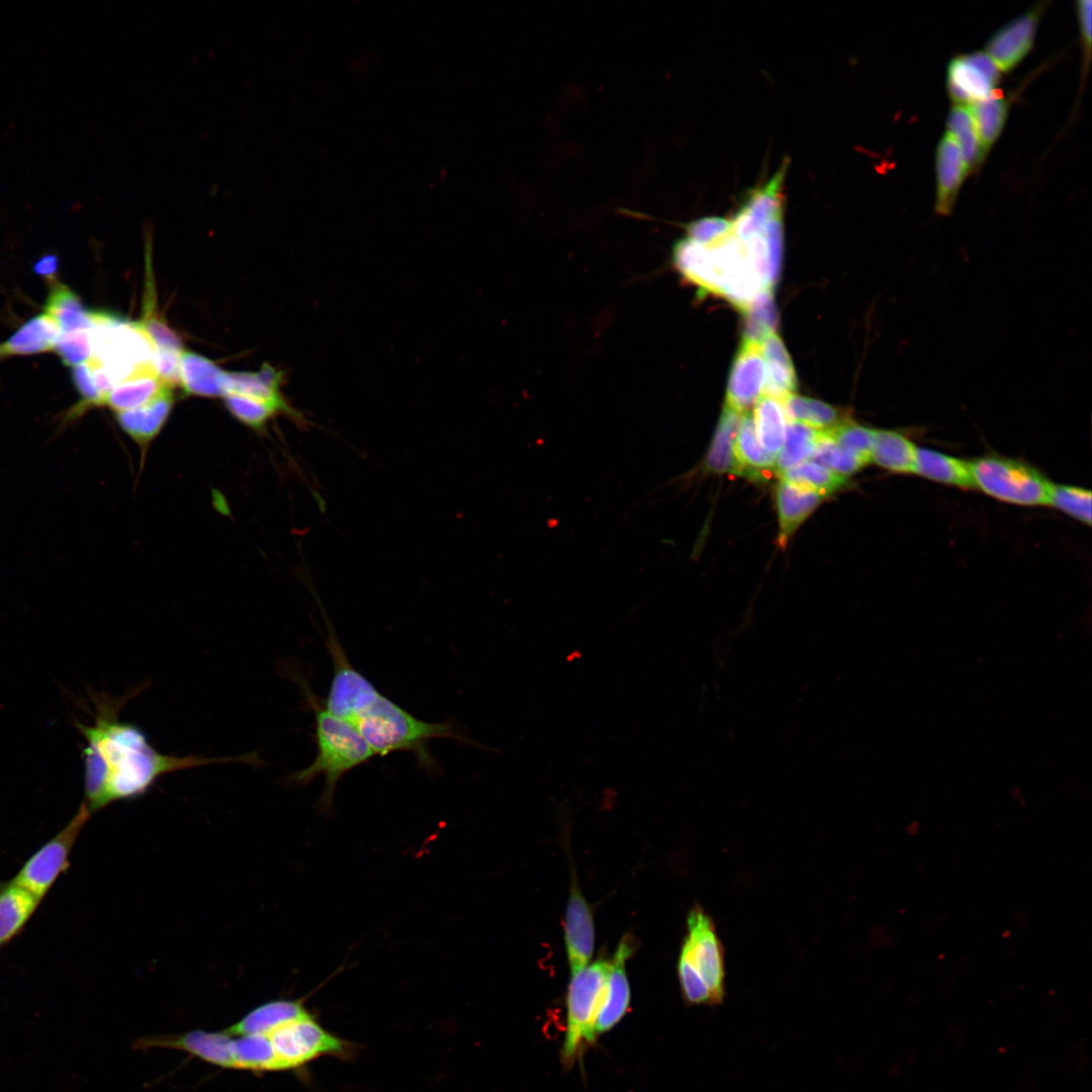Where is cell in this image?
I'll list each match as a JSON object with an SVG mask.
<instances>
[{
	"mask_svg": "<svg viewBox=\"0 0 1092 1092\" xmlns=\"http://www.w3.org/2000/svg\"><path fill=\"white\" fill-rule=\"evenodd\" d=\"M38 902L30 892L13 883L0 893V944L20 929Z\"/></svg>",
	"mask_w": 1092,
	"mask_h": 1092,
	"instance_id": "cell-35",
	"label": "cell"
},
{
	"mask_svg": "<svg viewBox=\"0 0 1092 1092\" xmlns=\"http://www.w3.org/2000/svg\"><path fill=\"white\" fill-rule=\"evenodd\" d=\"M875 431L852 420L844 419L833 429L824 432L837 446L867 465L871 462Z\"/></svg>",
	"mask_w": 1092,
	"mask_h": 1092,
	"instance_id": "cell-39",
	"label": "cell"
},
{
	"mask_svg": "<svg viewBox=\"0 0 1092 1092\" xmlns=\"http://www.w3.org/2000/svg\"><path fill=\"white\" fill-rule=\"evenodd\" d=\"M823 498L815 491L781 479L776 488V503L780 526L778 544L782 548Z\"/></svg>",
	"mask_w": 1092,
	"mask_h": 1092,
	"instance_id": "cell-18",
	"label": "cell"
},
{
	"mask_svg": "<svg viewBox=\"0 0 1092 1092\" xmlns=\"http://www.w3.org/2000/svg\"><path fill=\"white\" fill-rule=\"evenodd\" d=\"M633 950L632 940L624 937L612 959L603 1003L594 1024L595 1038L612 1029L625 1015L630 1004V986L626 962Z\"/></svg>",
	"mask_w": 1092,
	"mask_h": 1092,
	"instance_id": "cell-13",
	"label": "cell"
},
{
	"mask_svg": "<svg viewBox=\"0 0 1092 1092\" xmlns=\"http://www.w3.org/2000/svg\"><path fill=\"white\" fill-rule=\"evenodd\" d=\"M753 415L759 444L769 454H778L785 443L788 428L782 402L763 394L756 401Z\"/></svg>",
	"mask_w": 1092,
	"mask_h": 1092,
	"instance_id": "cell-30",
	"label": "cell"
},
{
	"mask_svg": "<svg viewBox=\"0 0 1092 1092\" xmlns=\"http://www.w3.org/2000/svg\"><path fill=\"white\" fill-rule=\"evenodd\" d=\"M139 692V691H136ZM133 694L113 698L92 695V724L76 721L85 739L84 792L81 806L92 813L107 805L145 795L163 776L212 763L258 762L255 753L230 757L178 756L156 749L138 726L119 720L118 713Z\"/></svg>",
	"mask_w": 1092,
	"mask_h": 1092,
	"instance_id": "cell-1",
	"label": "cell"
},
{
	"mask_svg": "<svg viewBox=\"0 0 1092 1092\" xmlns=\"http://www.w3.org/2000/svg\"><path fill=\"white\" fill-rule=\"evenodd\" d=\"M672 262L679 274L701 293L716 294V276L706 246L687 237L679 239L672 249Z\"/></svg>",
	"mask_w": 1092,
	"mask_h": 1092,
	"instance_id": "cell-23",
	"label": "cell"
},
{
	"mask_svg": "<svg viewBox=\"0 0 1092 1092\" xmlns=\"http://www.w3.org/2000/svg\"><path fill=\"white\" fill-rule=\"evenodd\" d=\"M741 414L724 406L711 446L704 461V468L715 473H735L733 444Z\"/></svg>",
	"mask_w": 1092,
	"mask_h": 1092,
	"instance_id": "cell-29",
	"label": "cell"
},
{
	"mask_svg": "<svg viewBox=\"0 0 1092 1092\" xmlns=\"http://www.w3.org/2000/svg\"><path fill=\"white\" fill-rule=\"evenodd\" d=\"M760 350L766 370L764 395L782 402L797 388V376L791 357L777 334L765 337L760 343Z\"/></svg>",
	"mask_w": 1092,
	"mask_h": 1092,
	"instance_id": "cell-21",
	"label": "cell"
},
{
	"mask_svg": "<svg viewBox=\"0 0 1092 1092\" xmlns=\"http://www.w3.org/2000/svg\"><path fill=\"white\" fill-rule=\"evenodd\" d=\"M612 960L600 959L571 973L567 990V1025L561 1058L572 1064L582 1044L593 1042L594 1024L603 1003Z\"/></svg>",
	"mask_w": 1092,
	"mask_h": 1092,
	"instance_id": "cell-6",
	"label": "cell"
},
{
	"mask_svg": "<svg viewBox=\"0 0 1092 1092\" xmlns=\"http://www.w3.org/2000/svg\"><path fill=\"white\" fill-rule=\"evenodd\" d=\"M327 649L333 663V675L326 708L350 723L376 755L411 752L429 772L437 770L429 743L437 738L469 742L454 721L422 720L378 689L350 662L335 630L326 620Z\"/></svg>",
	"mask_w": 1092,
	"mask_h": 1092,
	"instance_id": "cell-2",
	"label": "cell"
},
{
	"mask_svg": "<svg viewBox=\"0 0 1092 1092\" xmlns=\"http://www.w3.org/2000/svg\"><path fill=\"white\" fill-rule=\"evenodd\" d=\"M181 352L158 349L155 351L154 364L157 375L165 385L171 388L180 384Z\"/></svg>",
	"mask_w": 1092,
	"mask_h": 1092,
	"instance_id": "cell-46",
	"label": "cell"
},
{
	"mask_svg": "<svg viewBox=\"0 0 1092 1092\" xmlns=\"http://www.w3.org/2000/svg\"><path fill=\"white\" fill-rule=\"evenodd\" d=\"M819 433L806 425L790 422L785 443L775 458L776 471L780 474L812 458Z\"/></svg>",
	"mask_w": 1092,
	"mask_h": 1092,
	"instance_id": "cell-38",
	"label": "cell"
},
{
	"mask_svg": "<svg viewBox=\"0 0 1092 1092\" xmlns=\"http://www.w3.org/2000/svg\"><path fill=\"white\" fill-rule=\"evenodd\" d=\"M175 399L171 387H166L150 402L134 410L115 413L120 428L146 452L167 422Z\"/></svg>",
	"mask_w": 1092,
	"mask_h": 1092,
	"instance_id": "cell-17",
	"label": "cell"
},
{
	"mask_svg": "<svg viewBox=\"0 0 1092 1092\" xmlns=\"http://www.w3.org/2000/svg\"><path fill=\"white\" fill-rule=\"evenodd\" d=\"M946 87L952 102L965 106L990 97L994 90L988 79L962 56L948 63Z\"/></svg>",
	"mask_w": 1092,
	"mask_h": 1092,
	"instance_id": "cell-28",
	"label": "cell"
},
{
	"mask_svg": "<svg viewBox=\"0 0 1092 1092\" xmlns=\"http://www.w3.org/2000/svg\"><path fill=\"white\" fill-rule=\"evenodd\" d=\"M974 487L1011 505L1048 506L1053 483L1025 461L990 454L969 461Z\"/></svg>",
	"mask_w": 1092,
	"mask_h": 1092,
	"instance_id": "cell-5",
	"label": "cell"
},
{
	"mask_svg": "<svg viewBox=\"0 0 1092 1092\" xmlns=\"http://www.w3.org/2000/svg\"><path fill=\"white\" fill-rule=\"evenodd\" d=\"M283 372L265 363L259 372H226V395L239 394L269 403L281 414L303 423L301 414L295 411L281 392Z\"/></svg>",
	"mask_w": 1092,
	"mask_h": 1092,
	"instance_id": "cell-14",
	"label": "cell"
},
{
	"mask_svg": "<svg viewBox=\"0 0 1092 1092\" xmlns=\"http://www.w3.org/2000/svg\"><path fill=\"white\" fill-rule=\"evenodd\" d=\"M59 271V258L55 254L41 256L33 265V272L48 280L50 283L57 281Z\"/></svg>",
	"mask_w": 1092,
	"mask_h": 1092,
	"instance_id": "cell-49",
	"label": "cell"
},
{
	"mask_svg": "<svg viewBox=\"0 0 1092 1092\" xmlns=\"http://www.w3.org/2000/svg\"><path fill=\"white\" fill-rule=\"evenodd\" d=\"M54 350L67 366L89 361L93 355L91 330L61 333Z\"/></svg>",
	"mask_w": 1092,
	"mask_h": 1092,
	"instance_id": "cell-43",
	"label": "cell"
},
{
	"mask_svg": "<svg viewBox=\"0 0 1092 1092\" xmlns=\"http://www.w3.org/2000/svg\"><path fill=\"white\" fill-rule=\"evenodd\" d=\"M787 166L784 163L765 185L753 190L731 221V233L740 241L759 234L769 219L783 214L781 188Z\"/></svg>",
	"mask_w": 1092,
	"mask_h": 1092,
	"instance_id": "cell-11",
	"label": "cell"
},
{
	"mask_svg": "<svg viewBox=\"0 0 1092 1092\" xmlns=\"http://www.w3.org/2000/svg\"><path fill=\"white\" fill-rule=\"evenodd\" d=\"M1091 4L1092 3L1090 0H1081L1077 3L1081 38L1083 42L1085 58L1087 60V66L1089 64L1091 52Z\"/></svg>",
	"mask_w": 1092,
	"mask_h": 1092,
	"instance_id": "cell-48",
	"label": "cell"
},
{
	"mask_svg": "<svg viewBox=\"0 0 1092 1092\" xmlns=\"http://www.w3.org/2000/svg\"><path fill=\"white\" fill-rule=\"evenodd\" d=\"M973 118L982 150L987 153L999 138L1009 110L1008 101L999 96L978 100L967 105Z\"/></svg>",
	"mask_w": 1092,
	"mask_h": 1092,
	"instance_id": "cell-32",
	"label": "cell"
},
{
	"mask_svg": "<svg viewBox=\"0 0 1092 1092\" xmlns=\"http://www.w3.org/2000/svg\"><path fill=\"white\" fill-rule=\"evenodd\" d=\"M564 932L570 973H574L588 965L595 948L593 913L576 880L570 886Z\"/></svg>",
	"mask_w": 1092,
	"mask_h": 1092,
	"instance_id": "cell-12",
	"label": "cell"
},
{
	"mask_svg": "<svg viewBox=\"0 0 1092 1092\" xmlns=\"http://www.w3.org/2000/svg\"><path fill=\"white\" fill-rule=\"evenodd\" d=\"M687 238L703 245L711 246L731 234L730 220L721 217H703L690 222L687 228Z\"/></svg>",
	"mask_w": 1092,
	"mask_h": 1092,
	"instance_id": "cell-45",
	"label": "cell"
},
{
	"mask_svg": "<svg viewBox=\"0 0 1092 1092\" xmlns=\"http://www.w3.org/2000/svg\"><path fill=\"white\" fill-rule=\"evenodd\" d=\"M61 334L55 322L44 312L23 324L0 346V356H23L54 350Z\"/></svg>",
	"mask_w": 1092,
	"mask_h": 1092,
	"instance_id": "cell-24",
	"label": "cell"
},
{
	"mask_svg": "<svg viewBox=\"0 0 1092 1092\" xmlns=\"http://www.w3.org/2000/svg\"><path fill=\"white\" fill-rule=\"evenodd\" d=\"M180 385L198 396H225L226 372L215 363L196 353L182 350L180 357Z\"/></svg>",
	"mask_w": 1092,
	"mask_h": 1092,
	"instance_id": "cell-20",
	"label": "cell"
},
{
	"mask_svg": "<svg viewBox=\"0 0 1092 1092\" xmlns=\"http://www.w3.org/2000/svg\"><path fill=\"white\" fill-rule=\"evenodd\" d=\"M917 446L896 430H876L871 461L899 474H913Z\"/></svg>",
	"mask_w": 1092,
	"mask_h": 1092,
	"instance_id": "cell-26",
	"label": "cell"
},
{
	"mask_svg": "<svg viewBox=\"0 0 1092 1092\" xmlns=\"http://www.w3.org/2000/svg\"><path fill=\"white\" fill-rule=\"evenodd\" d=\"M677 974L682 997L689 1005L712 1006L711 994L706 984L682 954H679Z\"/></svg>",
	"mask_w": 1092,
	"mask_h": 1092,
	"instance_id": "cell-44",
	"label": "cell"
},
{
	"mask_svg": "<svg viewBox=\"0 0 1092 1092\" xmlns=\"http://www.w3.org/2000/svg\"><path fill=\"white\" fill-rule=\"evenodd\" d=\"M93 355L89 361L105 370L114 385L145 374H156V348L136 323L104 310H91Z\"/></svg>",
	"mask_w": 1092,
	"mask_h": 1092,
	"instance_id": "cell-4",
	"label": "cell"
},
{
	"mask_svg": "<svg viewBox=\"0 0 1092 1092\" xmlns=\"http://www.w3.org/2000/svg\"><path fill=\"white\" fill-rule=\"evenodd\" d=\"M307 1011L301 999H277L257 1006L223 1030L231 1035L264 1032Z\"/></svg>",
	"mask_w": 1092,
	"mask_h": 1092,
	"instance_id": "cell-27",
	"label": "cell"
},
{
	"mask_svg": "<svg viewBox=\"0 0 1092 1092\" xmlns=\"http://www.w3.org/2000/svg\"><path fill=\"white\" fill-rule=\"evenodd\" d=\"M780 475L782 479L822 496L841 490L849 484L846 476L812 461L803 462Z\"/></svg>",
	"mask_w": 1092,
	"mask_h": 1092,
	"instance_id": "cell-36",
	"label": "cell"
},
{
	"mask_svg": "<svg viewBox=\"0 0 1092 1092\" xmlns=\"http://www.w3.org/2000/svg\"><path fill=\"white\" fill-rule=\"evenodd\" d=\"M733 456L738 475L766 478L775 469V456L765 451L758 442L753 417L741 416L733 444Z\"/></svg>",
	"mask_w": 1092,
	"mask_h": 1092,
	"instance_id": "cell-19",
	"label": "cell"
},
{
	"mask_svg": "<svg viewBox=\"0 0 1092 1092\" xmlns=\"http://www.w3.org/2000/svg\"><path fill=\"white\" fill-rule=\"evenodd\" d=\"M43 309L44 313L58 326L61 333L91 330L93 328L91 310L85 308L81 298L61 282L55 281L51 284Z\"/></svg>",
	"mask_w": 1092,
	"mask_h": 1092,
	"instance_id": "cell-25",
	"label": "cell"
},
{
	"mask_svg": "<svg viewBox=\"0 0 1092 1092\" xmlns=\"http://www.w3.org/2000/svg\"><path fill=\"white\" fill-rule=\"evenodd\" d=\"M305 696L314 715L316 754L306 767L295 771L290 781L301 786L324 777L318 804L330 810L339 781L352 769L375 756L371 747L346 720L329 711L304 686Z\"/></svg>",
	"mask_w": 1092,
	"mask_h": 1092,
	"instance_id": "cell-3",
	"label": "cell"
},
{
	"mask_svg": "<svg viewBox=\"0 0 1092 1092\" xmlns=\"http://www.w3.org/2000/svg\"><path fill=\"white\" fill-rule=\"evenodd\" d=\"M688 933L680 953L691 963L706 984L712 1006L720 1005L726 995L724 948L711 916L695 905L687 919Z\"/></svg>",
	"mask_w": 1092,
	"mask_h": 1092,
	"instance_id": "cell-7",
	"label": "cell"
},
{
	"mask_svg": "<svg viewBox=\"0 0 1092 1092\" xmlns=\"http://www.w3.org/2000/svg\"><path fill=\"white\" fill-rule=\"evenodd\" d=\"M224 403L238 421L257 431L264 430L270 420L281 414L269 403L239 394L225 395Z\"/></svg>",
	"mask_w": 1092,
	"mask_h": 1092,
	"instance_id": "cell-41",
	"label": "cell"
},
{
	"mask_svg": "<svg viewBox=\"0 0 1092 1092\" xmlns=\"http://www.w3.org/2000/svg\"><path fill=\"white\" fill-rule=\"evenodd\" d=\"M913 474L963 489L975 488L969 461L933 449L917 448Z\"/></svg>",
	"mask_w": 1092,
	"mask_h": 1092,
	"instance_id": "cell-22",
	"label": "cell"
},
{
	"mask_svg": "<svg viewBox=\"0 0 1092 1092\" xmlns=\"http://www.w3.org/2000/svg\"><path fill=\"white\" fill-rule=\"evenodd\" d=\"M947 132L956 140L961 150L968 175L976 171L985 160L981 143L967 106L957 105L950 108L947 121Z\"/></svg>",
	"mask_w": 1092,
	"mask_h": 1092,
	"instance_id": "cell-33",
	"label": "cell"
},
{
	"mask_svg": "<svg viewBox=\"0 0 1092 1092\" xmlns=\"http://www.w3.org/2000/svg\"><path fill=\"white\" fill-rule=\"evenodd\" d=\"M962 57L976 69H978L995 87L1000 81V71L991 60V58L984 52L976 51Z\"/></svg>",
	"mask_w": 1092,
	"mask_h": 1092,
	"instance_id": "cell-47",
	"label": "cell"
},
{
	"mask_svg": "<svg viewBox=\"0 0 1092 1092\" xmlns=\"http://www.w3.org/2000/svg\"><path fill=\"white\" fill-rule=\"evenodd\" d=\"M1045 3H1040L1010 23L1006 24L988 40L986 54L1000 72L1012 71L1031 50Z\"/></svg>",
	"mask_w": 1092,
	"mask_h": 1092,
	"instance_id": "cell-9",
	"label": "cell"
},
{
	"mask_svg": "<svg viewBox=\"0 0 1092 1092\" xmlns=\"http://www.w3.org/2000/svg\"><path fill=\"white\" fill-rule=\"evenodd\" d=\"M745 325L743 341L758 344L776 334L779 324L772 289H761L743 311Z\"/></svg>",
	"mask_w": 1092,
	"mask_h": 1092,
	"instance_id": "cell-37",
	"label": "cell"
},
{
	"mask_svg": "<svg viewBox=\"0 0 1092 1092\" xmlns=\"http://www.w3.org/2000/svg\"><path fill=\"white\" fill-rule=\"evenodd\" d=\"M166 387L169 386L156 374L132 377L116 384L105 398L104 405L114 413L134 410L150 402Z\"/></svg>",
	"mask_w": 1092,
	"mask_h": 1092,
	"instance_id": "cell-31",
	"label": "cell"
},
{
	"mask_svg": "<svg viewBox=\"0 0 1092 1092\" xmlns=\"http://www.w3.org/2000/svg\"><path fill=\"white\" fill-rule=\"evenodd\" d=\"M783 214L769 219L762 231L742 241L762 289H772L781 271L783 255Z\"/></svg>",
	"mask_w": 1092,
	"mask_h": 1092,
	"instance_id": "cell-16",
	"label": "cell"
},
{
	"mask_svg": "<svg viewBox=\"0 0 1092 1092\" xmlns=\"http://www.w3.org/2000/svg\"><path fill=\"white\" fill-rule=\"evenodd\" d=\"M935 167L937 184L934 212L940 216H948L953 210L968 171L958 143L947 131L937 146Z\"/></svg>",
	"mask_w": 1092,
	"mask_h": 1092,
	"instance_id": "cell-15",
	"label": "cell"
},
{
	"mask_svg": "<svg viewBox=\"0 0 1092 1092\" xmlns=\"http://www.w3.org/2000/svg\"><path fill=\"white\" fill-rule=\"evenodd\" d=\"M89 816L88 811L80 806L70 823L30 857L12 883L40 900L59 873L64 870L73 843Z\"/></svg>",
	"mask_w": 1092,
	"mask_h": 1092,
	"instance_id": "cell-8",
	"label": "cell"
},
{
	"mask_svg": "<svg viewBox=\"0 0 1092 1092\" xmlns=\"http://www.w3.org/2000/svg\"><path fill=\"white\" fill-rule=\"evenodd\" d=\"M812 459L816 463L848 477L860 470L866 464L837 446L826 434L820 432Z\"/></svg>",
	"mask_w": 1092,
	"mask_h": 1092,
	"instance_id": "cell-42",
	"label": "cell"
},
{
	"mask_svg": "<svg viewBox=\"0 0 1092 1092\" xmlns=\"http://www.w3.org/2000/svg\"><path fill=\"white\" fill-rule=\"evenodd\" d=\"M782 403L790 422L806 425L819 432L831 430L844 420L836 408L818 399L793 393Z\"/></svg>",
	"mask_w": 1092,
	"mask_h": 1092,
	"instance_id": "cell-34",
	"label": "cell"
},
{
	"mask_svg": "<svg viewBox=\"0 0 1092 1092\" xmlns=\"http://www.w3.org/2000/svg\"><path fill=\"white\" fill-rule=\"evenodd\" d=\"M1048 506L1083 524L1091 525V491L1089 489L1053 483Z\"/></svg>",
	"mask_w": 1092,
	"mask_h": 1092,
	"instance_id": "cell-40",
	"label": "cell"
},
{
	"mask_svg": "<svg viewBox=\"0 0 1092 1092\" xmlns=\"http://www.w3.org/2000/svg\"><path fill=\"white\" fill-rule=\"evenodd\" d=\"M765 380L760 345L742 341L730 371L725 406L739 414L749 413L760 397Z\"/></svg>",
	"mask_w": 1092,
	"mask_h": 1092,
	"instance_id": "cell-10",
	"label": "cell"
}]
</instances>
